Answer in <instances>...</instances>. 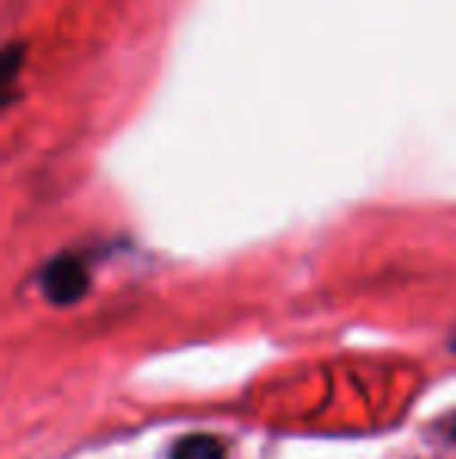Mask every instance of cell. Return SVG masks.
I'll use <instances>...</instances> for the list:
<instances>
[{
	"instance_id": "cell-1",
	"label": "cell",
	"mask_w": 456,
	"mask_h": 459,
	"mask_svg": "<svg viewBox=\"0 0 456 459\" xmlns=\"http://www.w3.org/2000/svg\"><path fill=\"white\" fill-rule=\"evenodd\" d=\"M88 284H91V275H88L85 263L79 256H56L44 266L41 273V288L44 297L56 307H69V303H79L82 297L88 294Z\"/></svg>"
},
{
	"instance_id": "cell-2",
	"label": "cell",
	"mask_w": 456,
	"mask_h": 459,
	"mask_svg": "<svg viewBox=\"0 0 456 459\" xmlns=\"http://www.w3.org/2000/svg\"><path fill=\"white\" fill-rule=\"evenodd\" d=\"M169 459H226V450L210 435H188L172 447Z\"/></svg>"
},
{
	"instance_id": "cell-3",
	"label": "cell",
	"mask_w": 456,
	"mask_h": 459,
	"mask_svg": "<svg viewBox=\"0 0 456 459\" xmlns=\"http://www.w3.org/2000/svg\"><path fill=\"white\" fill-rule=\"evenodd\" d=\"M22 56H25L22 41L6 44L4 60H0V69H4V82H0V91H4V107H6V103H10L13 91H16V88H13V82H16L19 69H22Z\"/></svg>"
},
{
	"instance_id": "cell-4",
	"label": "cell",
	"mask_w": 456,
	"mask_h": 459,
	"mask_svg": "<svg viewBox=\"0 0 456 459\" xmlns=\"http://www.w3.org/2000/svg\"><path fill=\"white\" fill-rule=\"evenodd\" d=\"M453 441H456V425H453Z\"/></svg>"
}]
</instances>
